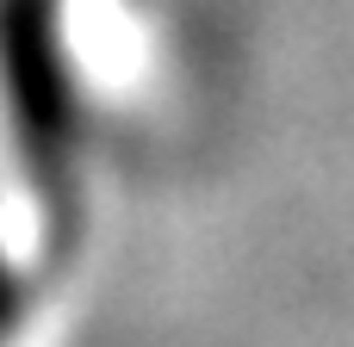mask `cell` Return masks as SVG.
<instances>
[{"label":"cell","instance_id":"cell-1","mask_svg":"<svg viewBox=\"0 0 354 347\" xmlns=\"http://www.w3.org/2000/svg\"><path fill=\"white\" fill-rule=\"evenodd\" d=\"M0 298H6V292H0Z\"/></svg>","mask_w":354,"mask_h":347}]
</instances>
